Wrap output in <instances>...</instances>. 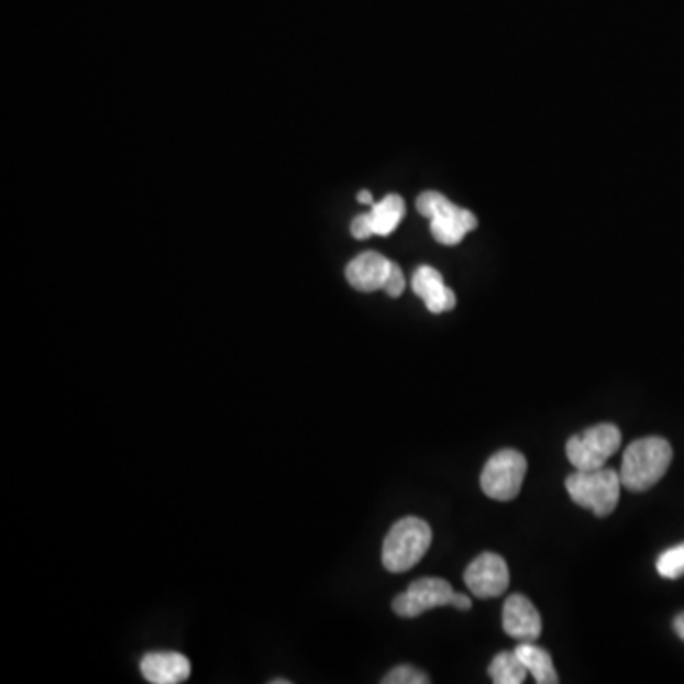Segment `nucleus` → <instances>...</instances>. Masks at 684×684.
<instances>
[{
  "label": "nucleus",
  "mask_w": 684,
  "mask_h": 684,
  "mask_svg": "<svg viewBox=\"0 0 684 684\" xmlns=\"http://www.w3.org/2000/svg\"><path fill=\"white\" fill-rule=\"evenodd\" d=\"M673 459L670 441L657 435L633 441L621 456V485L631 493H642L662 479Z\"/></svg>",
  "instance_id": "obj_1"
},
{
  "label": "nucleus",
  "mask_w": 684,
  "mask_h": 684,
  "mask_svg": "<svg viewBox=\"0 0 684 684\" xmlns=\"http://www.w3.org/2000/svg\"><path fill=\"white\" fill-rule=\"evenodd\" d=\"M432 545V529L419 517H404L391 527L383 544V565L390 573H407L419 565Z\"/></svg>",
  "instance_id": "obj_2"
},
{
  "label": "nucleus",
  "mask_w": 684,
  "mask_h": 684,
  "mask_svg": "<svg viewBox=\"0 0 684 684\" xmlns=\"http://www.w3.org/2000/svg\"><path fill=\"white\" fill-rule=\"evenodd\" d=\"M566 493L574 504L594 511L597 517H607L620 503L621 477L616 470H576L565 482Z\"/></svg>",
  "instance_id": "obj_3"
},
{
  "label": "nucleus",
  "mask_w": 684,
  "mask_h": 684,
  "mask_svg": "<svg viewBox=\"0 0 684 684\" xmlns=\"http://www.w3.org/2000/svg\"><path fill=\"white\" fill-rule=\"evenodd\" d=\"M620 445V430L605 422L566 441V459L576 470L605 468L608 459L618 453Z\"/></svg>",
  "instance_id": "obj_4"
},
{
  "label": "nucleus",
  "mask_w": 684,
  "mask_h": 684,
  "mask_svg": "<svg viewBox=\"0 0 684 684\" xmlns=\"http://www.w3.org/2000/svg\"><path fill=\"white\" fill-rule=\"evenodd\" d=\"M527 459L516 449H503L493 454L482 472V489L493 500H514L523 487Z\"/></svg>",
  "instance_id": "obj_5"
},
{
  "label": "nucleus",
  "mask_w": 684,
  "mask_h": 684,
  "mask_svg": "<svg viewBox=\"0 0 684 684\" xmlns=\"http://www.w3.org/2000/svg\"><path fill=\"white\" fill-rule=\"evenodd\" d=\"M454 594L456 592L448 580L428 576L412 582L406 594L398 595L394 599L391 608L401 618H417L432 608L453 605Z\"/></svg>",
  "instance_id": "obj_6"
},
{
  "label": "nucleus",
  "mask_w": 684,
  "mask_h": 684,
  "mask_svg": "<svg viewBox=\"0 0 684 684\" xmlns=\"http://www.w3.org/2000/svg\"><path fill=\"white\" fill-rule=\"evenodd\" d=\"M464 582L479 599H495L510 586V571L500 555L482 553L464 571Z\"/></svg>",
  "instance_id": "obj_7"
},
{
  "label": "nucleus",
  "mask_w": 684,
  "mask_h": 684,
  "mask_svg": "<svg viewBox=\"0 0 684 684\" xmlns=\"http://www.w3.org/2000/svg\"><path fill=\"white\" fill-rule=\"evenodd\" d=\"M503 628L519 642H534L542 636V616L523 595H511L504 603Z\"/></svg>",
  "instance_id": "obj_8"
},
{
  "label": "nucleus",
  "mask_w": 684,
  "mask_h": 684,
  "mask_svg": "<svg viewBox=\"0 0 684 684\" xmlns=\"http://www.w3.org/2000/svg\"><path fill=\"white\" fill-rule=\"evenodd\" d=\"M390 271L391 261L383 257L380 253L365 252L350 261L349 266H346V279H349L350 286L357 291L371 294V291L385 289Z\"/></svg>",
  "instance_id": "obj_9"
},
{
  "label": "nucleus",
  "mask_w": 684,
  "mask_h": 684,
  "mask_svg": "<svg viewBox=\"0 0 684 684\" xmlns=\"http://www.w3.org/2000/svg\"><path fill=\"white\" fill-rule=\"evenodd\" d=\"M411 284L412 291L424 300V305L432 315L449 312L456 307L453 289L445 286L440 271H435L433 266H419L412 274Z\"/></svg>",
  "instance_id": "obj_10"
},
{
  "label": "nucleus",
  "mask_w": 684,
  "mask_h": 684,
  "mask_svg": "<svg viewBox=\"0 0 684 684\" xmlns=\"http://www.w3.org/2000/svg\"><path fill=\"white\" fill-rule=\"evenodd\" d=\"M141 673L153 684H179L190 677L189 658L179 652H148L141 660Z\"/></svg>",
  "instance_id": "obj_11"
},
{
  "label": "nucleus",
  "mask_w": 684,
  "mask_h": 684,
  "mask_svg": "<svg viewBox=\"0 0 684 684\" xmlns=\"http://www.w3.org/2000/svg\"><path fill=\"white\" fill-rule=\"evenodd\" d=\"M477 227V219L468 210H462L453 202H449L443 210L430 219L432 236L443 245L461 244L464 236Z\"/></svg>",
  "instance_id": "obj_12"
},
{
  "label": "nucleus",
  "mask_w": 684,
  "mask_h": 684,
  "mask_svg": "<svg viewBox=\"0 0 684 684\" xmlns=\"http://www.w3.org/2000/svg\"><path fill=\"white\" fill-rule=\"evenodd\" d=\"M516 652L538 684L559 683L558 671L553 668V660L548 650L537 647L534 642H519Z\"/></svg>",
  "instance_id": "obj_13"
},
{
  "label": "nucleus",
  "mask_w": 684,
  "mask_h": 684,
  "mask_svg": "<svg viewBox=\"0 0 684 684\" xmlns=\"http://www.w3.org/2000/svg\"><path fill=\"white\" fill-rule=\"evenodd\" d=\"M371 221H373V231L378 236H388L398 229L401 219L406 216V202L398 195H388L380 202L373 206L371 210Z\"/></svg>",
  "instance_id": "obj_14"
},
{
  "label": "nucleus",
  "mask_w": 684,
  "mask_h": 684,
  "mask_svg": "<svg viewBox=\"0 0 684 684\" xmlns=\"http://www.w3.org/2000/svg\"><path fill=\"white\" fill-rule=\"evenodd\" d=\"M527 668L516 650L500 652L489 665V677L495 684H521L527 679Z\"/></svg>",
  "instance_id": "obj_15"
},
{
  "label": "nucleus",
  "mask_w": 684,
  "mask_h": 684,
  "mask_svg": "<svg viewBox=\"0 0 684 684\" xmlns=\"http://www.w3.org/2000/svg\"><path fill=\"white\" fill-rule=\"evenodd\" d=\"M657 571L662 578H681L684 574V544L663 552L657 561Z\"/></svg>",
  "instance_id": "obj_16"
},
{
  "label": "nucleus",
  "mask_w": 684,
  "mask_h": 684,
  "mask_svg": "<svg viewBox=\"0 0 684 684\" xmlns=\"http://www.w3.org/2000/svg\"><path fill=\"white\" fill-rule=\"evenodd\" d=\"M385 684H427L430 679L422 671L415 670L411 665H398L383 679Z\"/></svg>",
  "instance_id": "obj_17"
},
{
  "label": "nucleus",
  "mask_w": 684,
  "mask_h": 684,
  "mask_svg": "<svg viewBox=\"0 0 684 684\" xmlns=\"http://www.w3.org/2000/svg\"><path fill=\"white\" fill-rule=\"evenodd\" d=\"M448 202L449 200L445 196L440 195V192H433V190H428L424 195L419 196V200H417V210H419L422 216L428 217V219H432L433 216H438V213L443 210V206Z\"/></svg>",
  "instance_id": "obj_18"
},
{
  "label": "nucleus",
  "mask_w": 684,
  "mask_h": 684,
  "mask_svg": "<svg viewBox=\"0 0 684 684\" xmlns=\"http://www.w3.org/2000/svg\"><path fill=\"white\" fill-rule=\"evenodd\" d=\"M404 289H406L404 273H401V268L396 263H391V271L388 274V279H386L385 291L396 299V297L404 294Z\"/></svg>",
  "instance_id": "obj_19"
},
{
  "label": "nucleus",
  "mask_w": 684,
  "mask_h": 684,
  "mask_svg": "<svg viewBox=\"0 0 684 684\" xmlns=\"http://www.w3.org/2000/svg\"><path fill=\"white\" fill-rule=\"evenodd\" d=\"M350 231H352V236L357 238V240H365V238L373 236L375 231H373V221H371L369 213H362V216H357L352 224H350Z\"/></svg>",
  "instance_id": "obj_20"
},
{
  "label": "nucleus",
  "mask_w": 684,
  "mask_h": 684,
  "mask_svg": "<svg viewBox=\"0 0 684 684\" xmlns=\"http://www.w3.org/2000/svg\"><path fill=\"white\" fill-rule=\"evenodd\" d=\"M453 607L459 608V610H470L472 608V600L466 595L454 594Z\"/></svg>",
  "instance_id": "obj_21"
},
{
  "label": "nucleus",
  "mask_w": 684,
  "mask_h": 684,
  "mask_svg": "<svg viewBox=\"0 0 684 684\" xmlns=\"http://www.w3.org/2000/svg\"><path fill=\"white\" fill-rule=\"evenodd\" d=\"M673 628H675L677 636L684 641V613L675 618V621H673Z\"/></svg>",
  "instance_id": "obj_22"
},
{
  "label": "nucleus",
  "mask_w": 684,
  "mask_h": 684,
  "mask_svg": "<svg viewBox=\"0 0 684 684\" xmlns=\"http://www.w3.org/2000/svg\"><path fill=\"white\" fill-rule=\"evenodd\" d=\"M357 200L362 203H373V196H371L369 190H362V192L357 195Z\"/></svg>",
  "instance_id": "obj_23"
},
{
  "label": "nucleus",
  "mask_w": 684,
  "mask_h": 684,
  "mask_svg": "<svg viewBox=\"0 0 684 684\" xmlns=\"http://www.w3.org/2000/svg\"><path fill=\"white\" fill-rule=\"evenodd\" d=\"M271 683H273V684H287V683H289V681H286V679H276V681H271Z\"/></svg>",
  "instance_id": "obj_24"
}]
</instances>
